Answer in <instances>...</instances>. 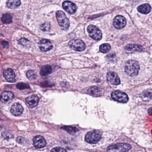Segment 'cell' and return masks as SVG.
I'll return each mask as SVG.
<instances>
[{
	"label": "cell",
	"instance_id": "52a82bcc",
	"mask_svg": "<svg viewBox=\"0 0 152 152\" xmlns=\"http://www.w3.org/2000/svg\"><path fill=\"white\" fill-rule=\"evenodd\" d=\"M68 45L71 49L76 51H83L86 48L85 44L81 40H72L69 42Z\"/></svg>",
	"mask_w": 152,
	"mask_h": 152
},
{
	"label": "cell",
	"instance_id": "277c9868",
	"mask_svg": "<svg viewBox=\"0 0 152 152\" xmlns=\"http://www.w3.org/2000/svg\"><path fill=\"white\" fill-rule=\"evenodd\" d=\"M131 148L130 144L126 143H120L109 146L107 148L108 152H126Z\"/></svg>",
	"mask_w": 152,
	"mask_h": 152
},
{
	"label": "cell",
	"instance_id": "4fadbf2b",
	"mask_svg": "<svg viewBox=\"0 0 152 152\" xmlns=\"http://www.w3.org/2000/svg\"><path fill=\"white\" fill-rule=\"evenodd\" d=\"M3 75H4L5 78L8 82H15V74H14L13 70L11 69H5L4 71V72H3Z\"/></svg>",
	"mask_w": 152,
	"mask_h": 152
},
{
	"label": "cell",
	"instance_id": "6da1fadb",
	"mask_svg": "<svg viewBox=\"0 0 152 152\" xmlns=\"http://www.w3.org/2000/svg\"><path fill=\"white\" fill-rule=\"evenodd\" d=\"M140 66L137 61L135 60H129L125 66V72L131 77L136 76L138 74Z\"/></svg>",
	"mask_w": 152,
	"mask_h": 152
},
{
	"label": "cell",
	"instance_id": "44dd1931",
	"mask_svg": "<svg viewBox=\"0 0 152 152\" xmlns=\"http://www.w3.org/2000/svg\"><path fill=\"white\" fill-rule=\"evenodd\" d=\"M52 71L51 67L50 65H44L42 68L40 74L42 76H46L51 74Z\"/></svg>",
	"mask_w": 152,
	"mask_h": 152
},
{
	"label": "cell",
	"instance_id": "8fae6325",
	"mask_svg": "<svg viewBox=\"0 0 152 152\" xmlns=\"http://www.w3.org/2000/svg\"><path fill=\"white\" fill-rule=\"evenodd\" d=\"M107 78L108 81L112 85H117L120 84V79L118 76L115 72H108L107 74Z\"/></svg>",
	"mask_w": 152,
	"mask_h": 152
},
{
	"label": "cell",
	"instance_id": "f546056e",
	"mask_svg": "<svg viewBox=\"0 0 152 152\" xmlns=\"http://www.w3.org/2000/svg\"><path fill=\"white\" fill-rule=\"evenodd\" d=\"M2 136L4 138H6V139H9V138L13 137V136L11 134L10 132H3L2 134Z\"/></svg>",
	"mask_w": 152,
	"mask_h": 152
},
{
	"label": "cell",
	"instance_id": "9c48e42d",
	"mask_svg": "<svg viewBox=\"0 0 152 152\" xmlns=\"http://www.w3.org/2000/svg\"><path fill=\"white\" fill-rule=\"evenodd\" d=\"M63 9L70 14H72L75 13L77 11V7L75 3L71 1H65L63 3Z\"/></svg>",
	"mask_w": 152,
	"mask_h": 152
},
{
	"label": "cell",
	"instance_id": "7a4b0ae2",
	"mask_svg": "<svg viewBox=\"0 0 152 152\" xmlns=\"http://www.w3.org/2000/svg\"><path fill=\"white\" fill-rule=\"evenodd\" d=\"M56 17L58 25L62 29L68 30L70 27L69 20L66 14L62 11H58L56 13Z\"/></svg>",
	"mask_w": 152,
	"mask_h": 152
},
{
	"label": "cell",
	"instance_id": "2e32d148",
	"mask_svg": "<svg viewBox=\"0 0 152 152\" xmlns=\"http://www.w3.org/2000/svg\"><path fill=\"white\" fill-rule=\"evenodd\" d=\"M125 50L128 52H139L142 50L143 47L140 45H136V44H129L126 46Z\"/></svg>",
	"mask_w": 152,
	"mask_h": 152
},
{
	"label": "cell",
	"instance_id": "cb8c5ba5",
	"mask_svg": "<svg viewBox=\"0 0 152 152\" xmlns=\"http://www.w3.org/2000/svg\"><path fill=\"white\" fill-rule=\"evenodd\" d=\"M26 76L30 81L35 80L37 78V74L33 70L29 71L26 74Z\"/></svg>",
	"mask_w": 152,
	"mask_h": 152
},
{
	"label": "cell",
	"instance_id": "ba28073f",
	"mask_svg": "<svg viewBox=\"0 0 152 152\" xmlns=\"http://www.w3.org/2000/svg\"><path fill=\"white\" fill-rule=\"evenodd\" d=\"M113 25L117 29H120L125 26L126 20L125 18L121 15H118L114 19Z\"/></svg>",
	"mask_w": 152,
	"mask_h": 152
},
{
	"label": "cell",
	"instance_id": "d4e9b609",
	"mask_svg": "<svg viewBox=\"0 0 152 152\" xmlns=\"http://www.w3.org/2000/svg\"><path fill=\"white\" fill-rule=\"evenodd\" d=\"M1 20L4 23L10 24L12 22V18L10 14H4L2 16Z\"/></svg>",
	"mask_w": 152,
	"mask_h": 152
},
{
	"label": "cell",
	"instance_id": "30bf717a",
	"mask_svg": "<svg viewBox=\"0 0 152 152\" xmlns=\"http://www.w3.org/2000/svg\"><path fill=\"white\" fill-rule=\"evenodd\" d=\"M33 145L35 148H41L44 147L46 145V141L42 137L36 136L33 138Z\"/></svg>",
	"mask_w": 152,
	"mask_h": 152
},
{
	"label": "cell",
	"instance_id": "e0dca14e",
	"mask_svg": "<svg viewBox=\"0 0 152 152\" xmlns=\"http://www.w3.org/2000/svg\"><path fill=\"white\" fill-rule=\"evenodd\" d=\"M14 97V94L11 92L6 91L1 94L0 99L3 102H6L12 100Z\"/></svg>",
	"mask_w": 152,
	"mask_h": 152
},
{
	"label": "cell",
	"instance_id": "7c38bea8",
	"mask_svg": "<svg viewBox=\"0 0 152 152\" xmlns=\"http://www.w3.org/2000/svg\"><path fill=\"white\" fill-rule=\"evenodd\" d=\"M39 46L43 51H48L52 49L53 45L51 41L47 39L42 40L39 42Z\"/></svg>",
	"mask_w": 152,
	"mask_h": 152
},
{
	"label": "cell",
	"instance_id": "ac0fdd59",
	"mask_svg": "<svg viewBox=\"0 0 152 152\" xmlns=\"http://www.w3.org/2000/svg\"><path fill=\"white\" fill-rule=\"evenodd\" d=\"M137 11L142 14H148L151 12V7L148 4L140 5L137 7Z\"/></svg>",
	"mask_w": 152,
	"mask_h": 152
},
{
	"label": "cell",
	"instance_id": "83f0119b",
	"mask_svg": "<svg viewBox=\"0 0 152 152\" xmlns=\"http://www.w3.org/2000/svg\"><path fill=\"white\" fill-rule=\"evenodd\" d=\"M41 29L43 31H48L50 29V25L48 23H44L41 26Z\"/></svg>",
	"mask_w": 152,
	"mask_h": 152
},
{
	"label": "cell",
	"instance_id": "4316f807",
	"mask_svg": "<svg viewBox=\"0 0 152 152\" xmlns=\"http://www.w3.org/2000/svg\"><path fill=\"white\" fill-rule=\"evenodd\" d=\"M17 88L19 90H24V89H29L30 88V85L28 84L20 83L17 84Z\"/></svg>",
	"mask_w": 152,
	"mask_h": 152
},
{
	"label": "cell",
	"instance_id": "5b68a950",
	"mask_svg": "<svg viewBox=\"0 0 152 152\" xmlns=\"http://www.w3.org/2000/svg\"><path fill=\"white\" fill-rule=\"evenodd\" d=\"M87 30L90 36L94 40H101L102 38L101 31L95 25H89L87 27Z\"/></svg>",
	"mask_w": 152,
	"mask_h": 152
},
{
	"label": "cell",
	"instance_id": "ffe728a7",
	"mask_svg": "<svg viewBox=\"0 0 152 152\" xmlns=\"http://www.w3.org/2000/svg\"><path fill=\"white\" fill-rule=\"evenodd\" d=\"M21 4L20 0H8L7 3V6L9 8L14 9L19 6Z\"/></svg>",
	"mask_w": 152,
	"mask_h": 152
},
{
	"label": "cell",
	"instance_id": "7402d4cb",
	"mask_svg": "<svg viewBox=\"0 0 152 152\" xmlns=\"http://www.w3.org/2000/svg\"><path fill=\"white\" fill-rule=\"evenodd\" d=\"M111 47L110 44L108 43L102 44L100 46V50L103 53H107L111 50Z\"/></svg>",
	"mask_w": 152,
	"mask_h": 152
},
{
	"label": "cell",
	"instance_id": "9a60e30c",
	"mask_svg": "<svg viewBox=\"0 0 152 152\" xmlns=\"http://www.w3.org/2000/svg\"><path fill=\"white\" fill-rule=\"evenodd\" d=\"M25 100L29 104V106L32 108L37 106L39 101V97L36 95L30 96L27 98H26Z\"/></svg>",
	"mask_w": 152,
	"mask_h": 152
},
{
	"label": "cell",
	"instance_id": "d6986e66",
	"mask_svg": "<svg viewBox=\"0 0 152 152\" xmlns=\"http://www.w3.org/2000/svg\"><path fill=\"white\" fill-rule=\"evenodd\" d=\"M18 43L20 46H19L23 48H29L31 45V42L29 40L24 37L18 41Z\"/></svg>",
	"mask_w": 152,
	"mask_h": 152
},
{
	"label": "cell",
	"instance_id": "484cf974",
	"mask_svg": "<svg viewBox=\"0 0 152 152\" xmlns=\"http://www.w3.org/2000/svg\"><path fill=\"white\" fill-rule=\"evenodd\" d=\"M88 92L92 95L98 94L100 93L99 88L96 87H91L88 91Z\"/></svg>",
	"mask_w": 152,
	"mask_h": 152
},
{
	"label": "cell",
	"instance_id": "4dcf8cb0",
	"mask_svg": "<svg viewBox=\"0 0 152 152\" xmlns=\"http://www.w3.org/2000/svg\"><path fill=\"white\" fill-rule=\"evenodd\" d=\"M17 141L18 143L20 144H24L25 143V140L23 137H17Z\"/></svg>",
	"mask_w": 152,
	"mask_h": 152
},
{
	"label": "cell",
	"instance_id": "3957f363",
	"mask_svg": "<svg viewBox=\"0 0 152 152\" xmlns=\"http://www.w3.org/2000/svg\"><path fill=\"white\" fill-rule=\"evenodd\" d=\"M102 134L101 131L97 130L89 132L86 135L85 141L89 144H96L101 140Z\"/></svg>",
	"mask_w": 152,
	"mask_h": 152
},
{
	"label": "cell",
	"instance_id": "5bb4252c",
	"mask_svg": "<svg viewBox=\"0 0 152 152\" xmlns=\"http://www.w3.org/2000/svg\"><path fill=\"white\" fill-rule=\"evenodd\" d=\"M23 109L21 104L18 103H15L12 106L11 112L15 116H19L23 113Z\"/></svg>",
	"mask_w": 152,
	"mask_h": 152
},
{
	"label": "cell",
	"instance_id": "8992f818",
	"mask_svg": "<svg viewBox=\"0 0 152 152\" xmlns=\"http://www.w3.org/2000/svg\"><path fill=\"white\" fill-rule=\"evenodd\" d=\"M111 97L114 101L125 103L129 101V97L126 93L120 91H115L111 93Z\"/></svg>",
	"mask_w": 152,
	"mask_h": 152
},
{
	"label": "cell",
	"instance_id": "f1b7e54d",
	"mask_svg": "<svg viewBox=\"0 0 152 152\" xmlns=\"http://www.w3.org/2000/svg\"><path fill=\"white\" fill-rule=\"evenodd\" d=\"M51 152H67V151L63 148L56 147L52 148L51 150Z\"/></svg>",
	"mask_w": 152,
	"mask_h": 152
},
{
	"label": "cell",
	"instance_id": "603a6c76",
	"mask_svg": "<svg viewBox=\"0 0 152 152\" xmlns=\"http://www.w3.org/2000/svg\"><path fill=\"white\" fill-rule=\"evenodd\" d=\"M61 129L67 131L69 134L71 135L74 134L78 131V130L76 128H75V127H71V126H63V127H61Z\"/></svg>",
	"mask_w": 152,
	"mask_h": 152
}]
</instances>
